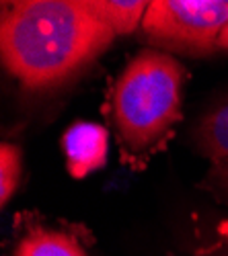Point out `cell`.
<instances>
[{"label":"cell","mask_w":228,"mask_h":256,"mask_svg":"<svg viewBox=\"0 0 228 256\" xmlns=\"http://www.w3.org/2000/svg\"><path fill=\"white\" fill-rule=\"evenodd\" d=\"M0 54L27 88L68 80L103 54L115 31L78 0H5Z\"/></svg>","instance_id":"6da1fadb"},{"label":"cell","mask_w":228,"mask_h":256,"mask_svg":"<svg viewBox=\"0 0 228 256\" xmlns=\"http://www.w3.org/2000/svg\"><path fill=\"white\" fill-rule=\"evenodd\" d=\"M185 72L181 64L154 50L130 60L111 94L115 130L132 152L152 148L181 115Z\"/></svg>","instance_id":"7a4b0ae2"},{"label":"cell","mask_w":228,"mask_h":256,"mask_svg":"<svg viewBox=\"0 0 228 256\" xmlns=\"http://www.w3.org/2000/svg\"><path fill=\"white\" fill-rule=\"evenodd\" d=\"M226 25L228 2L224 0H152L142 18L150 41L187 54L218 48Z\"/></svg>","instance_id":"3957f363"},{"label":"cell","mask_w":228,"mask_h":256,"mask_svg":"<svg viewBox=\"0 0 228 256\" xmlns=\"http://www.w3.org/2000/svg\"><path fill=\"white\" fill-rule=\"evenodd\" d=\"M109 134L103 125L91 121H78L70 125L62 136V150L66 166L74 178H85L89 172L101 168L107 160Z\"/></svg>","instance_id":"277c9868"},{"label":"cell","mask_w":228,"mask_h":256,"mask_svg":"<svg viewBox=\"0 0 228 256\" xmlns=\"http://www.w3.org/2000/svg\"><path fill=\"white\" fill-rule=\"evenodd\" d=\"M115 35H126L142 25L152 0H78Z\"/></svg>","instance_id":"5b68a950"},{"label":"cell","mask_w":228,"mask_h":256,"mask_svg":"<svg viewBox=\"0 0 228 256\" xmlns=\"http://www.w3.org/2000/svg\"><path fill=\"white\" fill-rule=\"evenodd\" d=\"M13 256H89L76 238L58 230L31 228L19 240Z\"/></svg>","instance_id":"8992f818"},{"label":"cell","mask_w":228,"mask_h":256,"mask_svg":"<svg viewBox=\"0 0 228 256\" xmlns=\"http://www.w3.org/2000/svg\"><path fill=\"white\" fill-rule=\"evenodd\" d=\"M195 144L199 152L212 162L228 158V100L218 104L199 121Z\"/></svg>","instance_id":"52a82bcc"},{"label":"cell","mask_w":228,"mask_h":256,"mask_svg":"<svg viewBox=\"0 0 228 256\" xmlns=\"http://www.w3.org/2000/svg\"><path fill=\"white\" fill-rule=\"evenodd\" d=\"M21 180V150L15 144L5 142L0 146V203L11 201Z\"/></svg>","instance_id":"ba28073f"},{"label":"cell","mask_w":228,"mask_h":256,"mask_svg":"<svg viewBox=\"0 0 228 256\" xmlns=\"http://www.w3.org/2000/svg\"><path fill=\"white\" fill-rule=\"evenodd\" d=\"M208 184L218 190V193H224L228 197V158L214 162L212 170L208 172Z\"/></svg>","instance_id":"9c48e42d"},{"label":"cell","mask_w":228,"mask_h":256,"mask_svg":"<svg viewBox=\"0 0 228 256\" xmlns=\"http://www.w3.org/2000/svg\"><path fill=\"white\" fill-rule=\"evenodd\" d=\"M218 48H222V50H228V25H226V29H224V31H222V35H220Z\"/></svg>","instance_id":"30bf717a"}]
</instances>
